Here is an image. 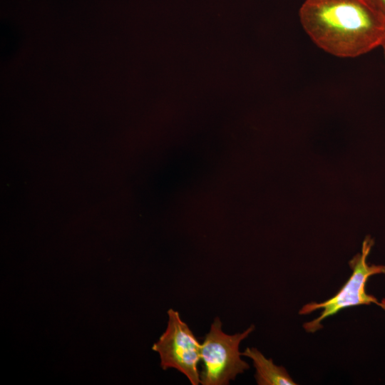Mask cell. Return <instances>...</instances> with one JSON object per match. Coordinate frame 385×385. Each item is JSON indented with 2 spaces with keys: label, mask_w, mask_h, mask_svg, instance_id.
Listing matches in <instances>:
<instances>
[{
  "label": "cell",
  "mask_w": 385,
  "mask_h": 385,
  "mask_svg": "<svg viewBox=\"0 0 385 385\" xmlns=\"http://www.w3.org/2000/svg\"><path fill=\"white\" fill-rule=\"evenodd\" d=\"M251 325L242 333L227 334L222 330V322L216 317L209 332L201 344L202 370L200 373V384L203 385H226L230 381L250 368L241 359L239 350L240 342L254 330Z\"/></svg>",
  "instance_id": "3"
},
{
  "label": "cell",
  "mask_w": 385,
  "mask_h": 385,
  "mask_svg": "<svg viewBox=\"0 0 385 385\" xmlns=\"http://www.w3.org/2000/svg\"><path fill=\"white\" fill-rule=\"evenodd\" d=\"M299 17L310 39L339 58L380 48L385 33V19L364 0H304Z\"/></svg>",
  "instance_id": "1"
},
{
  "label": "cell",
  "mask_w": 385,
  "mask_h": 385,
  "mask_svg": "<svg viewBox=\"0 0 385 385\" xmlns=\"http://www.w3.org/2000/svg\"><path fill=\"white\" fill-rule=\"evenodd\" d=\"M168 314L167 328L152 349L159 354L163 369L174 368L192 385H197L200 383L197 364L201 359V344L178 312L170 309Z\"/></svg>",
  "instance_id": "4"
},
{
  "label": "cell",
  "mask_w": 385,
  "mask_h": 385,
  "mask_svg": "<svg viewBox=\"0 0 385 385\" xmlns=\"http://www.w3.org/2000/svg\"><path fill=\"white\" fill-rule=\"evenodd\" d=\"M380 48L382 49L383 56L385 60V33H384V38H383Z\"/></svg>",
  "instance_id": "7"
},
{
  "label": "cell",
  "mask_w": 385,
  "mask_h": 385,
  "mask_svg": "<svg viewBox=\"0 0 385 385\" xmlns=\"http://www.w3.org/2000/svg\"><path fill=\"white\" fill-rule=\"evenodd\" d=\"M374 245V240L367 237L362 243L361 253L356 254L350 261L352 273L341 289L331 298L322 302H310L304 304L299 314H309L322 309L320 315L304 324L306 332L314 333L322 327V322L346 308L362 305L377 304L385 312V299L379 302L374 296L366 293V284L368 279L374 274H385V266L369 265L366 260Z\"/></svg>",
  "instance_id": "2"
},
{
  "label": "cell",
  "mask_w": 385,
  "mask_h": 385,
  "mask_svg": "<svg viewBox=\"0 0 385 385\" xmlns=\"http://www.w3.org/2000/svg\"><path fill=\"white\" fill-rule=\"evenodd\" d=\"M369 6L385 19V0H364Z\"/></svg>",
  "instance_id": "6"
},
{
  "label": "cell",
  "mask_w": 385,
  "mask_h": 385,
  "mask_svg": "<svg viewBox=\"0 0 385 385\" xmlns=\"http://www.w3.org/2000/svg\"><path fill=\"white\" fill-rule=\"evenodd\" d=\"M242 356L250 358L256 369L255 379L259 385H296L282 366L274 364L272 359H267L256 348L247 347Z\"/></svg>",
  "instance_id": "5"
}]
</instances>
